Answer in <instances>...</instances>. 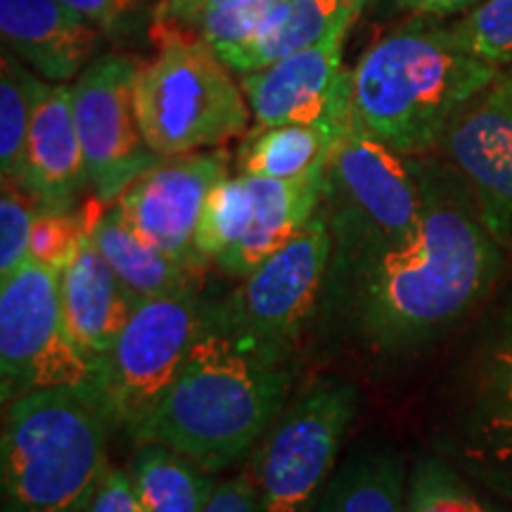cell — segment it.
Wrapping results in <instances>:
<instances>
[{
	"mask_svg": "<svg viewBox=\"0 0 512 512\" xmlns=\"http://www.w3.org/2000/svg\"><path fill=\"white\" fill-rule=\"evenodd\" d=\"M420 178L425 204L413 233L325 280L375 351H408L441 335L482 302L503 268V247L477 202L422 164Z\"/></svg>",
	"mask_w": 512,
	"mask_h": 512,
	"instance_id": "obj_1",
	"label": "cell"
},
{
	"mask_svg": "<svg viewBox=\"0 0 512 512\" xmlns=\"http://www.w3.org/2000/svg\"><path fill=\"white\" fill-rule=\"evenodd\" d=\"M498 76V67L463 48L453 27L415 17L377 38L351 69V107L377 140L420 157L441 145L453 121Z\"/></svg>",
	"mask_w": 512,
	"mask_h": 512,
	"instance_id": "obj_2",
	"label": "cell"
},
{
	"mask_svg": "<svg viewBox=\"0 0 512 512\" xmlns=\"http://www.w3.org/2000/svg\"><path fill=\"white\" fill-rule=\"evenodd\" d=\"M292 373L235 349L204 330L157 408L133 430L136 444L155 441L221 472L256 448L290 399Z\"/></svg>",
	"mask_w": 512,
	"mask_h": 512,
	"instance_id": "obj_3",
	"label": "cell"
},
{
	"mask_svg": "<svg viewBox=\"0 0 512 512\" xmlns=\"http://www.w3.org/2000/svg\"><path fill=\"white\" fill-rule=\"evenodd\" d=\"M114 430L91 387H50L5 403L3 512H86L107 475Z\"/></svg>",
	"mask_w": 512,
	"mask_h": 512,
	"instance_id": "obj_4",
	"label": "cell"
},
{
	"mask_svg": "<svg viewBox=\"0 0 512 512\" xmlns=\"http://www.w3.org/2000/svg\"><path fill=\"white\" fill-rule=\"evenodd\" d=\"M157 55L140 64L133 107L143 140L159 157L214 150L247 131L249 110L233 69L216 50L171 24L155 22Z\"/></svg>",
	"mask_w": 512,
	"mask_h": 512,
	"instance_id": "obj_5",
	"label": "cell"
},
{
	"mask_svg": "<svg viewBox=\"0 0 512 512\" xmlns=\"http://www.w3.org/2000/svg\"><path fill=\"white\" fill-rule=\"evenodd\" d=\"M422 204L420 164L351 119L330 150L318 207L332 233L328 278L413 233Z\"/></svg>",
	"mask_w": 512,
	"mask_h": 512,
	"instance_id": "obj_6",
	"label": "cell"
},
{
	"mask_svg": "<svg viewBox=\"0 0 512 512\" xmlns=\"http://www.w3.org/2000/svg\"><path fill=\"white\" fill-rule=\"evenodd\" d=\"M332 259V233L323 211L297 238L240 280L214 306H204V330L219 332L235 349L268 366H287L320 294Z\"/></svg>",
	"mask_w": 512,
	"mask_h": 512,
	"instance_id": "obj_7",
	"label": "cell"
},
{
	"mask_svg": "<svg viewBox=\"0 0 512 512\" xmlns=\"http://www.w3.org/2000/svg\"><path fill=\"white\" fill-rule=\"evenodd\" d=\"M358 403L356 384L332 375L287 399L247 467L261 512H311L335 472Z\"/></svg>",
	"mask_w": 512,
	"mask_h": 512,
	"instance_id": "obj_8",
	"label": "cell"
},
{
	"mask_svg": "<svg viewBox=\"0 0 512 512\" xmlns=\"http://www.w3.org/2000/svg\"><path fill=\"white\" fill-rule=\"evenodd\" d=\"M204 332L200 287L147 299L93 363L91 389L112 427L131 434L164 399Z\"/></svg>",
	"mask_w": 512,
	"mask_h": 512,
	"instance_id": "obj_9",
	"label": "cell"
},
{
	"mask_svg": "<svg viewBox=\"0 0 512 512\" xmlns=\"http://www.w3.org/2000/svg\"><path fill=\"white\" fill-rule=\"evenodd\" d=\"M93 368L62 316L60 273L29 259L0 280V396L91 387Z\"/></svg>",
	"mask_w": 512,
	"mask_h": 512,
	"instance_id": "obj_10",
	"label": "cell"
},
{
	"mask_svg": "<svg viewBox=\"0 0 512 512\" xmlns=\"http://www.w3.org/2000/svg\"><path fill=\"white\" fill-rule=\"evenodd\" d=\"M463 366L451 453L467 475L512 498V302L491 318Z\"/></svg>",
	"mask_w": 512,
	"mask_h": 512,
	"instance_id": "obj_11",
	"label": "cell"
},
{
	"mask_svg": "<svg viewBox=\"0 0 512 512\" xmlns=\"http://www.w3.org/2000/svg\"><path fill=\"white\" fill-rule=\"evenodd\" d=\"M138 69L133 57L105 55L88 64L72 86L88 181L100 202L112 204L164 159L147 147L140 133L133 107Z\"/></svg>",
	"mask_w": 512,
	"mask_h": 512,
	"instance_id": "obj_12",
	"label": "cell"
},
{
	"mask_svg": "<svg viewBox=\"0 0 512 512\" xmlns=\"http://www.w3.org/2000/svg\"><path fill=\"white\" fill-rule=\"evenodd\" d=\"M358 19L347 12L323 41L240 76L256 128L283 124H318L344 128L354 117L351 72L344 67V41Z\"/></svg>",
	"mask_w": 512,
	"mask_h": 512,
	"instance_id": "obj_13",
	"label": "cell"
},
{
	"mask_svg": "<svg viewBox=\"0 0 512 512\" xmlns=\"http://www.w3.org/2000/svg\"><path fill=\"white\" fill-rule=\"evenodd\" d=\"M223 176H228L223 150L164 157L128 185L112 207L147 245L204 271L209 261L197 252L195 233L207 195Z\"/></svg>",
	"mask_w": 512,
	"mask_h": 512,
	"instance_id": "obj_14",
	"label": "cell"
},
{
	"mask_svg": "<svg viewBox=\"0 0 512 512\" xmlns=\"http://www.w3.org/2000/svg\"><path fill=\"white\" fill-rule=\"evenodd\" d=\"M475 197L486 228L508 245L512 242V102L489 88L453 121L441 140Z\"/></svg>",
	"mask_w": 512,
	"mask_h": 512,
	"instance_id": "obj_15",
	"label": "cell"
},
{
	"mask_svg": "<svg viewBox=\"0 0 512 512\" xmlns=\"http://www.w3.org/2000/svg\"><path fill=\"white\" fill-rule=\"evenodd\" d=\"M86 185L91 181L74 119L72 86L36 74L22 190L41 211H72Z\"/></svg>",
	"mask_w": 512,
	"mask_h": 512,
	"instance_id": "obj_16",
	"label": "cell"
},
{
	"mask_svg": "<svg viewBox=\"0 0 512 512\" xmlns=\"http://www.w3.org/2000/svg\"><path fill=\"white\" fill-rule=\"evenodd\" d=\"M5 50L38 76L67 83L93 62L100 27L62 0H0Z\"/></svg>",
	"mask_w": 512,
	"mask_h": 512,
	"instance_id": "obj_17",
	"label": "cell"
},
{
	"mask_svg": "<svg viewBox=\"0 0 512 512\" xmlns=\"http://www.w3.org/2000/svg\"><path fill=\"white\" fill-rule=\"evenodd\" d=\"M60 302L69 335L91 368L112 349L140 304L98 252L91 235L60 273Z\"/></svg>",
	"mask_w": 512,
	"mask_h": 512,
	"instance_id": "obj_18",
	"label": "cell"
},
{
	"mask_svg": "<svg viewBox=\"0 0 512 512\" xmlns=\"http://www.w3.org/2000/svg\"><path fill=\"white\" fill-rule=\"evenodd\" d=\"M325 164L292 181L247 176L254 207L252 223L247 233L214 264L230 278L242 280L297 238L299 230L316 216L323 200Z\"/></svg>",
	"mask_w": 512,
	"mask_h": 512,
	"instance_id": "obj_19",
	"label": "cell"
},
{
	"mask_svg": "<svg viewBox=\"0 0 512 512\" xmlns=\"http://www.w3.org/2000/svg\"><path fill=\"white\" fill-rule=\"evenodd\" d=\"M347 12L351 10L344 8L342 0H275L264 24L249 41L219 48L216 55L238 76L259 72L316 46Z\"/></svg>",
	"mask_w": 512,
	"mask_h": 512,
	"instance_id": "obj_20",
	"label": "cell"
},
{
	"mask_svg": "<svg viewBox=\"0 0 512 512\" xmlns=\"http://www.w3.org/2000/svg\"><path fill=\"white\" fill-rule=\"evenodd\" d=\"M91 238L98 252L112 266V271L117 273V278L138 302L200 287L202 271L185 266L174 256L159 252L145 240H140L112 204L98 216Z\"/></svg>",
	"mask_w": 512,
	"mask_h": 512,
	"instance_id": "obj_21",
	"label": "cell"
},
{
	"mask_svg": "<svg viewBox=\"0 0 512 512\" xmlns=\"http://www.w3.org/2000/svg\"><path fill=\"white\" fill-rule=\"evenodd\" d=\"M406 463L394 448H363L332 472L311 512H403Z\"/></svg>",
	"mask_w": 512,
	"mask_h": 512,
	"instance_id": "obj_22",
	"label": "cell"
},
{
	"mask_svg": "<svg viewBox=\"0 0 512 512\" xmlns=\"http://www.w3.org/2000/svg\"><path fill=\"white\" fill-rule=\"evenodd\" d=\"M342 131L344 128L318 124L254 126L240 145V174L278 181L302 178L328 162L332 145Z\"/></svg>",
	"mask_w": 512,
	"mask_h": 512,
	"instance_id": "obj_23",
	"label": "cell"
},
{
	"mask_svg": "<svg viewBox=\"0 0 512 512\" xmlns=\"http://www.w3.org/2000/svg\"><path fill=\"white\" fill-rule=\"evenodd\" d=\"M209 475L190 458L155 441L138 444L128 465V477L147 512H202L216 489Z\"/></svg>",
	"mask_w": 512,
	"mask_h": 512,
	"instance_id": "obj_24",
	"label": "cell"
},
{
	"mask_svg": "<svg viewBox=\"0 0 512 512\" xmlns=\"http://www.w3.org/2000/svg\"><path fill=\"white\" fill-rule=\"evenodd\" d=\"M36 72L3 48L0 64V171L3 183L22 188L27 169V140L34 112Z\"/></svg>",
	"mask_w": 512,
	"mask_h": 512,
	"instance_id": "obj_25",
	"label": "cell"
},
{
	"mask_svg": "<svg viewBox=\"0 0 512 512\" xmlns=\"http://www.w3.org/2000/svg\"><path fill=\"white\" fill-rule=\"evenodd\" d=\"M403 512H503L456 465L441 458H420L406 486Z\"/></svg>",
	"mask_w": 512,
	"mask_h": 512,
	"instance_id": "obj_26",
	"label": "cell"
},
{
	"mask_svg": "<svg viewBox=\"0 0 512 512\" xmlns=\"http://www.w3.org/2000/svg\"><path fill=\"white\" fill-rule=\"evenodd\" d=\"M252 209V192L245 174L223 176L211 188L195 233V247L204 261H216L247 233Z\"/></svg>",
	"mask_w": 512,
	"mask_h": 512,
	"instance_id": "obj_27",
	"label": "cell"
},
{
	"mask_svg": "<svg viewBox=\"0 0 512 512\" xmlns=\"http://www.w3.org/2000/svg\"><path fill=\"white\" fill-rule=\"evenodd\" d=\"M102 211L105 202L98 197L88 202L83 211H38L31 233V259L50 271L62 273L79 254Z\"/></svg>",
	"mask_w": 512,
	"mask_h": 512,
	"instance_id": "obj_28",
	"label": "cell"
},
{
	"mask_svg": "<svg viewBox=\"0 0 512 512\" xmlns=\"http://www.w3.org/2000/svg\"><path fill=\"white\" fill-rule=\"evenodd\" d=\"M453 34L479 60L494 67L512 64V0H482Z\"/></svg>",
	"mask_w": 512,
	"mask_h": 512,
	"instance_id": "obj_29",
	"label": "cell"
},
{
	"mask_svg": "<svg viewBox=\"0 0 512 512\" xmlns=\"http://www.w3.org/2000/svg\"><path fill=\"white\" fill-rule=\"evenodd\" d=\"M38 204L19 185L3 183L0 195V280L8 278L31 259V233L38 216Z\"/></svg>",
	"mask_w": 512,
	"mask_h": 512,
	"instance_id": "obj_30",
	"label": "cell"
},
{
	"mask_svg": "<svg viewBox=\"0 0 512 512\" xmlns=\"http://www.w3.org/2000/svg\"><path fill=\"white\" fill-rule=\"evenodd\" d=\"M86 512H147V508L138 498L136 489H133L128 470L110 467L98 489H95Z\"/></svg>",
	"mask_w": 512,
	"mask_h": 512,
	"instance_id": "obj_31",
	"label": "cell"
},
{
	"mask_svg": "<svg viewBox=\"0 0 512 512\" xmlns=\"http://www.w3.org/2000/svg\"><path fill=\"white\" fill-rule=\"evenodd\" d=\"M202 512H261L259 491H256L252 472L245 470L242 475L216 486Z\"/></svg>",
	"mask_w": 512,
	"mask_h": 512,
	"instance_id": "obj_32",
	"label": "cell"
},
{
	"mask_svg": "<svg viewBox=\"0 0 512 512\" xmlns=\"http://www.w3.org/2000/svg\"><path fill=\"white\" fill-rule=\"evenodd\" d=\"M62 3L81 12L100 29H110L114 24L124 22L126 17L136 15L150 0H62Z\"/></svg>",
	"mask_w": 512,
	"mask_h": 512,
	"instance_id": "obj_33",
	"label": "cell"
},
{
	"mask_svg": "<svg viewBox=\"0 0 512 512\" xmlns=\"http://www.w3.org/2000/svg\"><path fill=\"white\" fill-rule=\"evenodd\" d=\"M261 3V0H162L157 8L155 22L166 24H183L190 17L202 15L209 10H226V8H245V5Z\"/></svg>",
	"mask_w": 512,
	"mask_h": 512,
	"instance_id": "obj_34",
	"label": "cell"
},
{
	"mask_svg": "<svg viewBox=\"0 0 512 512\" xmlns=\"http://www.w3.org/2000/svg\"><path fill=\"white\" fill-rule=\"evenodd\" d=\"M477 3H482V0H396V8L411 12L413 17L437 19L475 8Z\"/></svg>",
	"mask_w": 512,
	"mask_h": 512,
	"instance_id": "obj_35",
	"label": "cell"
},
{
	"mask_svg": "<svg viewBox=\"0 0 512 512\" xmlns=\"http://www.w3.org/2000/svg\"><path fill=\"white\" fill-rule=\"evenodd\" d=\"M491 88H494L496 93H501L505 100L512 102V72H508L505 76H498L496 83Z\"/></svg>",
	"mask_w": 512,
	"mask_h": 512,
	"instance_id": "obj_36",
	"label": "cell"
},
{
	"mask_svg": "<svg viewBox=\"0 0 512 512\" xmlns=\"http://www.w3.org/2000/svg\"><path fill=\"white\" fill-rule=\"evenodd\" d=\"M342 3H344V8H347V10L358 12V15H361L363 8H366L370 0H342Z\"/></svg>",
	"mask_w": 512,
	"mask_h": 512,
	"instance_id": "obj_37",
	"label": "cell"
}]
</instances>
